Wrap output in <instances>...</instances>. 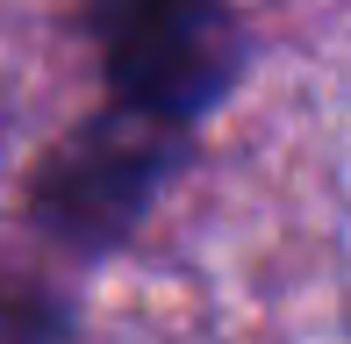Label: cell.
I'll use <instances>...</instances> for the list:
<instances>
[{
	"label": "cell",
	"mask_w": 351,
	"mask_h": 344,
	"mask_svg": "<svg viewBox=\"0 0 351 344\" xmlns=\"http://www.w3.org/2000/svg\"><path fill=\"white\" fill-rule=\"evenodd\" d=\"M108 93L136 115L194 130L244 72V29L230 0H86Z\"/></svg>",
	"instance_id": "7a4b0ae2"
},
{
	"label": "cell",
	"mask_w": 351,
	"mask_h": 344,
	"mask_svg": "<svg viewBox=\"0 0 351 344\" xmlns=\"http://www.w3.org/2000/svg\"><path fill=\"white\" fill-rule=\"evenodd\" d=\"M186 165L180 122L136 115V108H101L72 136H58L51 158L29 180V215L36 237L58 244L65 258H108L136 237V223L158 208L172 172Z\"/></svg>",
	"instance_id": "6da1fadb"
}]
</instances>
